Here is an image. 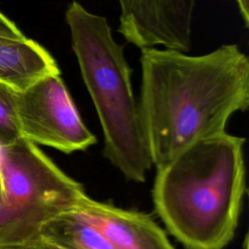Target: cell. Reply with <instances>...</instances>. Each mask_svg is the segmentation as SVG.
Wrapping results in <instances>:
<instances>
[{
    "instance_id": "4",
    "label": "cell",
    "mask_w": 249,
    "mask_h": 249,
    "mask_svg": "<svg viewBox=\"0 0 249 249\" xmlns=\"http://www.w3.org/2000/svg\"><path fill=\"white\" fill-rule=\"evenodd\" d=\"M85 194L39 147L24 137L0 155V249H28L42 228L72 211Z\"/></svg>"
},
{
    "instance_id": "13",
    "label": "cell",
    "mask_w": 249,
    "mask_h": 249,
    "mask_svg": "<svg viewBox=\"0 0 249 249\" xmlns=\"http://www.w3.org/2000/svg\"><path fill=\"white\" fill-rule=\"evenodd\" d=\"M28 249H64L60 246H57L50 241H47L43 238H40L33 246H31Z\"/></svg>"
},
{
    "instance_id": "10",
    "label": "cell",
    "mask_w": 249,
    "mask_h": 249,
    "mask_svg": "<svg viewBox=\"0 0 249 249\" xmlns=\"http://www.w3.org/2000/svg\"><path fill=\"white\" fill-rule=\"evenodd\" d=\"M0 36L10 39H23L26 36L19 30V28L0 12Z\"/></svg>"
},
{
    "instance_id": "5",
    "label": "cell",
    "mask_w": 249,
    "mask_h": 249,
    "mask_svg": "<svg viewBox=\"0 0 249 249\" xmlns=\"http://www.w3.org/2000/svg\"><path fill=\"white\" fill-rule=\"evenodd\" d=\"M59 74L47 75L23 90H15L19 131L36 145L65 154L85 151L96 143V137L83 123Z\"/></svg>"
},
{
    "instance_id": "14",
    "label": "cell",
    "mask_w": 249,
    "mask_h": 249,
    "mask_svg": "<svg viewBox=\"0 0 249 249\" xmlns=\"http://www.w3.org/2000/svg\"><path fill=\"white\" fill-rule=\"evenodd\" d=\"M1 148H2V146L0 145V155H1Z\"/></svg>"
},
{
    "instance_id": "6",
    "label": "cell",
    "mask_w": 249,
    "mask_h": 249,
    "mask_svg": "<svg viewBox=\"0 0 249 249\" xmlns=\"http://www.w3.org/2000/svg\"><path fill=\"white\" fill-rule=\"evenodd\" d=\"M114 249H174L165 232L147 214L92 199L86 193L74 208Z\"/></svg>"
},
{
    "instance_id": "8",
    "label": "cell",
    "mask_w": 249,
    "mask_h": 249,
    "mask_svg": "<svg viewBox=\"0 0 249 249\" xmlns=\"http://www.w3.org/2000/svg\"><path fill=\"white\" fill-rule=\"evenodd\" d=\"M40 238L64 249H114L106 237L76 211H68L49 221Z\"/></svg>"
},
{
    "instance_id": "11",
    "label": "cell",
    "mask_w": 249,
    "mask_h": 249,
    "mask_svg": "<svg viewBox=\"0 0 249 249\" xmlns=\"http://www.w3.org/2000/svg\"><path fill=\"white\" fill-rule=\"evenodd\" d=\"M127 4L138 7H154L163 4L169 0H122Z\"/></svg>"
},
{
    "instance_id": "3",
    "label": "cell",
    "mask_w": 249,
    "mask_h": 249,
    "mask_svg": "<svg viewBox=\"0 0 249 249\" xmlns=\"http://www.w3.org/2000/svg\"><path fill=\"white\" fill-rule=\"evenodd\" d=\"M71 45L104 135L103 157L124 176L144 182L153 164L131 87L124 45L102 16L72 1L65 12Z\"/></svg>"
},
{
    "instance_id": "7",
    "label": "cell",
    "mask_w": 249,
    "mask_h": 249,
    "mask_svg": "<svg viewBox=\"0 0 249 249\" xmlns=\"http://www.w3.org/2000/svg\"><path fill=\"white\" fill-rule=\"evenodd\" d=\"M58 73L55 59L36 41L0 36L1 83L20 91L47 75Z\"/></svg>"
},
{
    "instance_id": "1",
    "label": "cell",
    "mask_w": 249,
    "mask_h": 249,
    "mask_svg": "<svg viewBox=\"0 0 249 249\" xmlns=\"http://www.w3.org/2000/svg\"><path fill=\"white\" fill-rule=\"evenodd\" d=\"M138 103L157 169L197 140L226 131L230 117L249 106V59L235 44L203 55L141 49Z\"/></svg>"
},
{
    "instance_id": "9",
    "label": "cell",
    "mask_w": 249,
    "mask_h": 249,
    "mask_svg": "<svg viewBox=\"0 0 249 249\" xmlns=\"http://www.w3.org/2000/svg\"><path fill=\"white\" fill-rule=\"evenodd\" d=\"M13 89L0 82V145L6 146L21 137L15 108Z\"/></svg>"
},
{
    "instance_id": "2",
    "label": "cell",
    "mask_w": 249,
    "mask_h": 249,
    "mask_svg": "<svg viewBox=\"0 0 249 249\" xmlns=\"http://www.w3.org/2000/svg\"><path fill=\"white\" fill-rule=\"evenodd\" d=\"M244 142L215 134L157 169L156 211L186 249H223L232 239L245 193Z\"/></svg>"
},
{
    "instance_id": "12",
    "label": "cell",
    "mask_w": 249,
    "mask_h": 249,
    "mask_svg": "<svg viewBox=\"0 0 249 249\" xmlns=\"http://www.w3.org/2000/svg\"><path fill=\"white\" fill-rule=\"evenodd\" d=\"M245 27L249 26V0H236Z\"/></svg>"
}]
</instances>
